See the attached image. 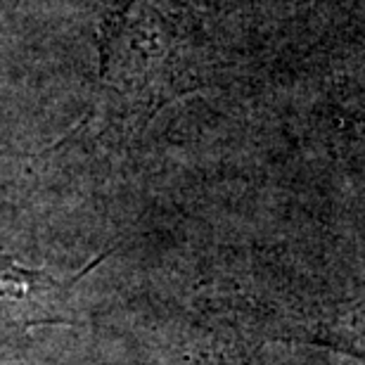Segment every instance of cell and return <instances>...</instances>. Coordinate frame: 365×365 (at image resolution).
<instances>
[{"mask_svg":"<svg viewBox=\"0 0 365 365\" xmlns=\"http://www.w3.org/2000/svg\"><path fill=\"white\" fill-rule=\"evenodd\" d=\"M187 365H252L242 354L228 351V349H211V351H202L195 356Z\"/></svg>","mask_w":365,"mask_h":365,"instance_id":"3957f363","label":"cell"},{"mask_svg":"<svg viewBox=\"0 0 365 365\" xmlns=\"http://www.w3.org/2000/svg\"><path fill=\"white\" fill-rule=\"evenodd\" d=\"M69 320V282L0 254V361L12 359L36 327Z\"/></svg>","mask_w":365,"mask_h":365,"instance_id":"7a4b0ae2","label":"cell"},{"mask_svg":"<svg viewBox=\"0 0 365 365\" xmlns=\"http://www.w3.org/2000/svg\"><path fill=\"white\" fill-rule=\"evenodd\" d=\"M195 43L185 17L164 0H130L102 34V81L140 107H162L195 78Z\"/></svg>","mask_w":365,"mask_h":365,"instance_id":"6da1fadb","label":"cell"}]
</instances>
